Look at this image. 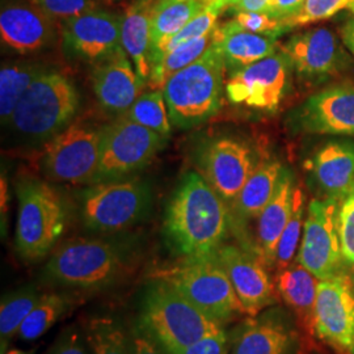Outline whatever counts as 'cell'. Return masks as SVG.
Here are the masks:
<instances>
[{
	"label": "cell",
	"mask_w": 354,
	"mask_h": 354,
	"mask_svg": "<svg viewBox=\"0 0 354 354\" xmlns=\"http://www.w3.org/2000/svg\"><path fill=\"white\" fill-rule=\"evenodd\" d=\"M140 261L131 241L76 238L51 252L42 269V279L66 290H106L130 281Z\"/></svg>",
	"instance_id": "1"
},
{
	"label": "cell",
	"mask_w": 354,
	"mask_h": 354,
	"mask_svg": "<svg viewBox=\"0 0 354 354\" xmlns=\"http://www.w3.org/2000/svg\"><path fill=\"white\" fill-rule=\"evenodd\" d=\"M231 214L226 203L197 172L180 181L165 209V243L180 257L214 253L227 236Z\"/></svg>",
	"instance_id": "2"
},
{
	"label": "cell",
	"mask_w": 354,
	"mask_h": 354,
	"mask_svg": "<svg viewBox=\"0 0 354 354\" xmlns=\"http://www.w3.org/2000/svg\"><path fill=\"white\" fill-rule=\"evenodd\" d=\"M225 327L207 317L180 291L152 277L140 299L137 328L151 337L165 353H175Z\"/></svg>",
	"instance_id": "3"
},
{
	"label": "cell",
	"mask_w": 354,
	"mask_h": 354,
	"mask_svg": "<svg viewBox=\"0 0 354 354\" xmlns=\"http://www.w3.org/2000/svg\"><path fill=\"white\" fill-rule=\"evenodd\" d=\"M225 68V58L212 42L197 61L167 82L163 95L175 127L188 129L201 125L219 111L226 89Z\"/></svg>",
	"instance_id": "4"
},
{
	"label": "cell",
	"mask_w": 354,
	"mask_h": 354,
	"mask_svg": "<svg viewBox=\"0 0 354 354\" xmlns=\"http://www.w3.org/2000/svg\"><path fill=\"white\" fill-rule=\"evenodd\" d=\"M172 285L207 317L225 326L247 315L235 289L216 254L183 257L174 266L152 273Z\"/></svg>",
	"instance_id": "5"
},
{
	"label": "cell",
	"mask_w": 354,
	"mask_h": 354,
	"mask_svg": "<svg viewBox=\"0 0 354 354\" xmlns=\"http://www.w3.org/2000/svg\"><path fill=\"white\" fill-rule=\"evenodd\" d=\"M79 102L71 79L57 71L44 70L16 106L10 127L26 140H51L70 125Z\"/></svg>",
	"instance_id": "6"
},
{
	"label": "cell",
	"mask_w": 354,
	"mask_h": 354,
	"mask_svg": "<svg viewBox=\"0 0 354 354\" xmlns=\"http://www.w3.org/2000/svg\"><path fill=\"white\" fill-rule=\"evenodd\" d=\"M16 251L26 263H37L51 254L67 223L62 196L51 185L24 180L17 185Z\"/></svg>",
	"instance_id": "7"
},
{
	"label": "cell",
	"mask_w": 354,
	"mask_h": 354,
	"mask_svg": "<svg viewBox=\"0 0 354 354\" xmlns=\"http://www.w3.org/2000/svg\"><path fill=\"white\" fill-rule=\"evenodd\" d=\"M152 205L151 188L137 177L96 183L80 196V216L92 232L113 234L140 223Z\"/></svg>",
	"instance_id": "8"
},
{
	"label": "cell",
	"mask_w": 354,
	"mask_h": 354,
	"mask_svg": "<svg viewBox=\"0 0 354 354\" xmlns=\"http://www.w3.org/2000/svg\"><path fill=\"white\" fill-rule=\"evenodd\" d=\"M102 155V129L87 124L68 125L53 137L44 152V169L53 181L95 184Z\"/></svg>",
	"instance_id": "9"
},
{
	"label": "cell",
	"mask_w": 354,
	"mask_h": 354,
	"mask_svg": "<svg viewBox=\"0 0 354 354\" xmlns=\"http://www.w3.org/2000/svg\"><path fill=\"white\" fill-rule=\"evenodd\" d=\"M165 138L121 117L102 129V155L96 183L118 180L142 169L163 147Z\"/></svg>",
	"instance_id": "10"
},
{
	"label": "cell",
	"mask_w": 354,
	"mask_h": 354,
	"mask_svg": "<svg viewBox=\"0 0 354 354\" xmlns=\"http://www.w3.org/2000/svg\"><path fill=\"white\" fill-rule=\"evenodd\" d=\"M337 206V200L326 197L313 200L307 209L297 261L319 281L342 273L345 261L336 223Z\"/></svg>",
	"instance_id": "11"
},
{
	"label": "cell",
	"mask_w": 354,
	"mask_h": 354,
	"mask_svg": "<svg viewBox=\"0 0 354 354\" xmlns=\"http://www.w3.org/2000/svg\"><path fill=\"white\" fill-rule=\"evenodd\" d=\"M291 68L289 57L281 51L232 73L226 84L228 100L254 109L276 111L288 91Z\"/></svg>",
	"instance_id": "12"
},
{
	"label": "cell",
	"mask_w": 354,
	"mask_h": 354,
	"mask_svg": "<svg viewBox=\"0 0 354 354\" xmlns=\"http://www.w3.org/2000/svg\"><path fill=\"white\" fill-rule=\"evenodd\" d=\"M62 42L66 54L86 64H99L122 53L121 17L92 10L64 20Z\"/></svg>",
	"instance_id": "13"
},
{
	"label": "cell",
	"mask_w": 354,
	"mask_h": 354,
	"mask_svg": "<svg viewBox=\"0 0 354 354\" xmlns=\"http://www.w3.org/2000/svg\"><path fill=\"white\" fill-rule=\"evenodd\" d=\"M215 254L227 272L230 281L247 315L256 317L274 306L279 295L266 263L256 253L232 244H222Z\"/></svg>",
	"instance_id": "14"
},
{
	"label": "cell",
	"mask_w": 354,
	"mask_h": 354,
	"mask_svg": "<svg viewBox=\"0 0 354 354\" xmlns=\"http://www.w3.org/2000/svg\"><path fill=\"white\" fill-rule=\"evenodd\" d=\"M315 335L340 353L353 349V283L344 272L317 283Z\"/></svg>",
	"instance_id": "15"
},
{
	"label": "cell",
	"mask_w": 354,
	"mask_h": 354,
	"mask_svg": "<svg viewBox=\"0 0 354 354\" xmlns=\"http://www.w3.org/2000/svg\"><path fill=\"white\" fill-rule=\"evenodd\" d=\"M200 167L205 180L228 209L256 169L252 150L245 143L232 138H218L205 143L200 151Z\"/></svg>",
	"instance_id": "16"
},
{
	"label": "cell",
	"mask_w": 354,
	"mask_h": 354,
	"mask_svg": "<svg viewBox=\"0 0 354 354\" xmlns=\"http://www.w3.org/2000/svg\"><path fill=\"white\" fill-rule=\"evenodd\" d=\"M230 354H297L298 333L279 310L263 311L234 330Z\"/></svg>",
	"instance_id": "17"
},
{
	"label": "cell",
	"mask_w": 354,
	"mask_h": 354,
	"mask_svg": "<svg viewBox=\"0 0 354 354\" xmlns=\"http://www.w3.org/2000/svg\"><path fill=\"white\" fill-rule=\"evenodd\" d=\"M295 121L313 134L354 136L353 87H333L311 96Z\"/></svg>",
	"instance_id": "18"
},
{
	"label": "cell",
	"mask_w": 354,
	"mask_h": 354,
	"mask_svg": "<svg viewBox=\"0 0 354 354\" xmlns=\"http://www.w3.org/2000/svg\"><path fill=\"white\" fill-rule=\"evenodd\" d=\"M0 37L4 46L17 54H30L49 46L55 37L50 16L39 8L8 4L0 13Z\"/></svg>",
	"instance_id": "19"
},
{
	"label": "cell",
	"mask_w": 354,
	"mask_h": 354,
	"mask_svg": "<svg viewBox=\"0 0 354 354\" xmlns=\"http://www.w3.org/2000/svg\"><path fill=\"white\" fill-rule=\"evenodd\" d=\"M93 91L104 109L115 114L127 113L138 100L143 84L125 51L95 64L92 71Z\"/></svg>",
	"instance_id": "20"
},
{
	"label": "cell",
	"mask_w": 354,
	"mask_h": 354,
	"mask_svg": "<svg viewBox=\"0 0 354 354\" xmlns=\"http://www.w3.org/2000/svg\"><path fill=\"white\" fill-rule=\"evenodd\" d=\"M298 75L315 77L333 74L340 68L342 51L336 36L317 28L291 37L282 48Z\"/></svg>",
	"instance_id": "21"
},
{
	"label": "cell",
	"mask_w": 354,
	"mask_h": 354,
	"mask_svg": "<svg viewBox=\"0 0 354 354\" xmlns=\"http://www.w3.org/2000/svg\"><path fill=\"white\" fill-rule=\"evenodd\" d=\"M212 42L232 73L276 54L279 46L277 37L244 30L234 20L215 26Z\"/></svg>",
	"instance_id": "22"
},
{
	"label": "cell",
	"mask_w": 354,
	"mask_h": 354,
	"mask_svg": "<svg viewBox=\"0 0 354 354\" xmlns=\"http://www.w3.org/2000/svg\"><path fill=\"white\" fill-rule=\"evenodd\" d=\"M310 169L326 197L339 203L354 188V145L329 142L314 155Z\"/></svg>",
	"instance_id": "23"
},
{
	"label": "cell",
	"mask_w": 354,
	"mask_h": 354,
	"mask_svg": "<svg viewBox=\"0 0 354 354\" xmlns=\"http://www.w3.org/2000/svg\"><path fill=\"white\" fill-rule=\"evenodd\" d=\"M294 189L290 172L283 169L272 200L257 218L256 253L268 266H274L276 263L279 238L290 218Z\"/></svg>",
	"instance_id": "24"
},
{
	"label": "cell",
	"mask_w": 354,
	"mask_h": 354,
	"mask_svg": "<svg viewBox=\"0 0 354 354\" xmlns=\"http://www.w3.org/2000/svg\"><path fill=\"white\" fill-rule=\"evenodd\" d=\"M279 298L290 308L298 326L307 335H315V304L319 279L298 261L276 274Z\"/></svg>",
	"instance_id": "25"
},
{
	"label": "cell",
	"mask_w": 354,
	"mask_h": 354,
	"mask_svg": "<svg viewBox=\"0 0 354 354\" xmlns=\"http://www.w3.org/2000/svg\"><path fill=\"white\" fill-rule=\"evenodd\" d=\"M153 6L149 0L130 6L121 16L122 48L131 58L137 75L143 86L149 84L153 70L151 17Z\"/></svg>",
	"instance_id": "26"
},
{
	"label": "cell",
	"mask_w": 354,
	"mask_h": 354,
	"mask_svg": "<svg viewBox=\"0 0 354 354\" xmlns=\"http://www.w3.org/2000/svg\"><path fill=\"white\" fill-rule=\"evenodd\" d=\"M283 168L279 162H268L256 167L230 207L231 226L244 227L250 221L259 218L279 187Z\"/></svg>",
	"instance_id": "27"
},
{
	"label": "cell",
	"mask_w": 354,
	"mask_h": 354,
	"mask_svg": "<svg viewBox=\"0 0 354 354\" xmlns=\"http://www.w3.org/2000/svg\"><path fill=\"white\" fill-rule=\"evenodd\" d=\"M205 7V0H159L153 6L151 17L153 66L162 59L168 42Z\"/></svg>",
	"instance_id": "28"
},
{
	"label": "cell",
	"mask_w": 354,
	"mask_h": 354,
	"mask_svg": "<svg viewBox=\"0 0 354 354\" xmlns=\"http://www.w3.org/2000/svg\"><path fill=\"white\" fill-rule=\"evenodd\" d=\"M79 298L64 291L44 292L36 306L17 332V337L23 342H33L66 317L77 304Z\"/></svg>",
	"instance_id": "29"
},
{
	"label": "cell",
	"mask_w": 354,
	"mask_h": 354,
	"mask_svg": "<svg viewBox=\"0 0 354 354\" xmlns=\"http://www.w3.org/2000/svg\"><path fill=\"white\" fill-rule=\"evenodd\" d=\"M83 332L92 354H134L133 332L114 317H91Z\"/></svg>",
	"instance_id": "30"
},
{
	"label": "cell",
	"mask_w": 354,
	"mask_h": 354,
	"mask_svg": "<svg viewBox=\"0 0 354 354\" xmlns=\"http://www.w3.org/2000/svg\"><path fill=\"white\" fill-rule=\"evenodd\" d=\"M44 292L36 285H26L3 295L0 302V354L8 351L10 342L24 323Z\"/></svg>",
	"instance_id": "31"
},
{
	"label": "cell",
	"mask_w": 354,
	"mask_h": 354,
	"mask_svg": "<svg viewBox=\"0 0 354 354\" xmlns=\"http://www.w3.org/2000/svg\"><path fill=\"white\" fill-rule=\"evenodd\" d=\"M44 68L35 64H3L0 70V118L3 127H10L13 113L32 82Z\"/></svg>",
	"instance_id": "32"
},
{
	"label": "cell",
	"mask_w": 354,
	"mask_h": 354,
	"mask_svg": "<svg viewBox=\"0 0 354 354\" xmlns=\"http://www.w3.org/2000/svg\"><path fill=\"white\" fill-rule=\"evenodd\" d=\"M212 39L213 33L197 39H192L189 42L177 46L174 50L165 53L162 59L153 66L147 86L155 91L165 89L167 82L172 76L197 61L207 50V48L212 45Z\"/></svg>",
	"instance_id": "33"
},
{
	"label": "cell",
	"mask_w": 354,
	"mask_h": 354,
	"mask_svg": "<svg viewBox=\"0 0 354 354\" xmlns=\"http://www.w3.org/2000/svg\"><path fill=\"white\" fill-rule=\"evenodd\" d=\"M124 118L147 127L167 140L171 136V118L162 91L140 95L133 106L122 114Z\"/></svg>",
	"instance_id": "34"
},
{
	"label": "cell",
	"mask_w": 354,
	"mask_h": 354,
	"mask_svg": "<svg viewBox=\"0 0 354 354\" xmlns=\"http://www.w3.org/2000/svg\"><path fill=\"white\" fill-rule=\"evenodd\" d=\"M304 196L301 188L295 187L292 194V207L288 225L279 238L274 268L279 270L285 269L294 261L295 253L301 241V234L304 227Z\"/></svg>",
	"instance_id": "35"
},
{
	"label": "cell",
	"mask_w": 354,
	"mask_h": 354,
	"mask_svg": "<svg viewBox=\"0 0 354 354\" xmlns=\"http://www.w3.org/2000/svg\"><path fill=\"white\" fill-rule=\"evenodd\" d=\"M342 10H349L354 15V0H304L301 11L285 21V26L290 29L327 20Z\"/></svg>",
	"instance_id": "36"
},
{
	"label": "cell",
	"mask_w": 354,
	"mask_h": 354,
	"mask_svg": "<svg viewBox=\"0 0 354 354\" xmlns=\"http://www.w3.org/2000/svg\"><path fill=\"white\" fill-rule=\"evenodd\" d=\"M221 13L222 11L215 8L213 6H206L201 12L198 13L196 17H193L189 23L168 42L165 54L168 51L174 50L175 48L185 44V42H189L192 39H197V38L212 35L216 26V20Z\"/></svg>",
	"instance_id": "37"
},
{
	"label": "cell",
	"mask_w": 354,
	"mask_h": 354,
	"mask_svg": "<svg viewBox=\"0 0 354 354\" xmlns=\"http://www.w3.org/2000/svg\"><path fill=\"white\" fill-rule=\"evenodd\" d=\"M337 232L345 263L354 264V188L337 206Z\"/></svg>",
	"instance_id": "38"
},
{
	"label": "cell",
	"mask_w": 354,
	"mask_h": 354,
	"mask_svg": "<svg viewBox=\"0 0 354 354\" xmlns=\"http://www.w3.org/2000/svg\"><path fill=\"white\" fill-rule=\"evenodd\" d=\"M244 30L279 37L288 28L282 20L266 12H238L232 19Z\"/></svg>",
	"instance_id": "39"
},
{
	"label": "cell",
	"mask_w": 354,
	"mask_h": 354,
	"mask_svg": "<svg viewBox=\"0 0 354 354\" xmlns=\"http://www.w3.org/2000/svg\"><path fill=\"white\" fill-rule=\"evenodd\" d=\"M42 12L51 19L67 20L95 10L92 0H32Z\"/></svg>",
	"instance_id": "40"
},
{
	"label": "cell",
	"mask_w": 354,
	"mask_h": 354,
	"mask_svg": "<svg viewBox=\"0 0 354 354\" xmlns=\"http://www.w3.org/2000/svg\"><path fill=\"white\" fill-rule=\"evenodd\" d=\"M230 349L231 339L225 327H221L201 340L171 354H230Z\"/></svg>",
	"instance_id": "41"
},
{
	"label": "cell",
	"mask_w": 354,
	"mask_h": 354,
	"mask_svg": "<svg viewBox=\"0 0 354 354\" xmlns=\"http://www.w3.org/2000/svg\"><path fill=\"white\" fill-rule=\"evenodd\" d=\"M87 345L84 332L71 326L61 332L48 354H88Z\"/></svg>",
	"instance_id": "42"
},
{
	"label": "cell",
	"mask_w": 354,
	"mask_h": 354,
	"mask_svg": "<svg viewBox=\"0 0 354 354\" xmlns=\"http://www.w3.org/2000/svg\"><path fill=\"white\" fill-rule=\"evenodd\" d=\"M304 0H270L269 13L283 21L290 20L297 13L301 11Z\"/></svg>",
	"instance_id": "43"
},
{
	"label": "cell",
	"mask_w": 354,
	"mask_h": 354,
	"mask_svg": "<svg viewBox=\"0 0 354 354\" xmlns=\"http://www.w3.org/2000/svg\"><path fill=\"white\" fill-rule=\"evenodd\" d=\"M134 337V354H165V351L149 337L146 333L137 328L133 330Z\"/></svg>",
	"instance_id": "44"
},
{
	"label": "cell",
	"mask_w": 354,
	"mask_h": 354,
	"mask_svg": "<svg viewBox=\"0 0 354 354\" xmlns=\"http://www.w3.org/2000/svg\"><path fill=\"white\" fill-rule=\"evenodd\" d=\"M270 0H236L228 10L238 12H266L269 13Z\"/></svg>",
	"instance_id": "45"
},
{
	"label": "cell",
	"mask_w": 354,
	"mask_h": 354,
	"mask_svg": "<svg viewBox=\"0 0 354 354\" xmlns=\"http://www.w3.org/2000/svg\"><path fill=\"white\" fill-rule=\"evenodd\" d=\"M342 39L349 50L354 54V17L351 19L342 29Z\"/></svg>",
	"instance_id": "46"
},
{
	"label": "cell",
	"mask_w": 354,
	"mask_h": 354,
	"mask_svg": "<svg viewBox=\"0 0 354 354\" xmlns=\"http://www.w3.org/2000/svg\"><path fill=\"white\" fill-rule=\"evenodd\" d=\"M8 207V193H7V181L1 177V221H4V214Z\"/></svg>",
	"instance_id": "47"
},
{
	"label": "cell",
	"mask_w": 354,
	"mask_h": 354,
	"mask_svg": "<svg viewBox=\"0 0 354 354\" xmlns=\"http://www.w3.org/2000/svg\"><path fill=\"white\" fill-rule=\"evenodd\" d=\"M236 0H205L206 6H213L215 8L221 10L222 12L228 8L232 3H235Z\"/></svg>",
	"instance_id": "48"
},
{
	"label": "cell",
	"mask_w": 354,
	"mask_h": 354,
	"mask_svg": "<svg viewBox=\"0 0 354 354\" xmlns=\"http://www.w3.org/2000/svg\"><path fill=\"white\" fill-rule=\"evenodd\" d=\"M35 353V349H20V348H12V349H8L4 354H33Z\"/></svg>",
	"instance_id": "49"
},
{
	"label": "cell",
	"mask_w": 354,
	"mask_h": 354,
	"mask_svg": "<svg viewBox=\"0 0 354 354\" xmlns=\"http://www.w3.org/2000/svg\"><path fill=\"white\" fill-rule=\"evenodd\" d=\"M175 1H185V0H175Z\"/></svg>",
	"instance_id": "50"
},
{
	"label": "cell",
	"mask_w": 354,
	"mask_h": 354,
	"mask_svg": "<svg viewBox=\"0 0 354 354\" xmlns=\"http://www.w3.org/2000/svg\"><path fill=\"white\" fill-rule=\"evenodd\" d=\"M352 353L354 354V344H353V349H352Z\"/></svg>",
	"instance_id": "51"
}]
</instances>
